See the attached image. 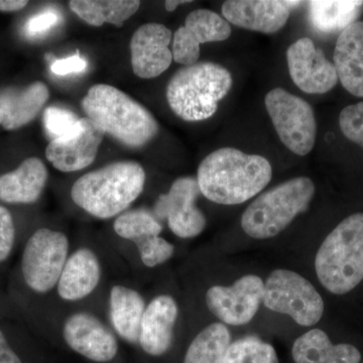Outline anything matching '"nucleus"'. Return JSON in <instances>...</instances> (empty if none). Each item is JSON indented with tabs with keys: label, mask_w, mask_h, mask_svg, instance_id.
Here are the masks:
<instances>
[{
	"label": "nucleus",
	"mask_w": 363,
	"mask_h": 363,
	"mask_svg": "<svg viewBox=\"0 0 363 363\" xmlns=\"http://www.w3.org/2000/svg\"><path fill=\"white\" fill-rule=\"evenodd\" d=\"M48 169L38 157H28L18 169L0 176V201L9 204L37 202L47 185Z\"/></svg>",
	"instance_id": "22"
},
{
	"label": "nucleus",
	"mask_w": 363,
	"mask_h": 363,
	"mask_svg": "<svg viewBox=\"0 0 363 363\" xmlns=\"http://www.w3.org/2000/svg\"><path fill=\"white\" fill-rule=\"evenodd\" d=\"M142 262L147 267H156L168 262L175 247L161 236H154L136 245Z\"/></svg>",
	"instance_id": "31"
},
{
	"label": "nucleus",
	"mask_w": 363,
	"mask_h": 363,
	"mask_svg": "<svg viewBox=\"0 0 363 363\" xmlns=\"http://www.w3.org/2000/svg\"><path fill=\"white\" fill-rule=\"evenodd\" d=\"M333 60L345 90L363 98V21H357L340 33Z\"/></svg>",
	"instance_id": "21"
},
{
	"label": "nucleus",
	"mask_w": 363,
	"mask_h": 363,
	"mask_svg": "<svg viewBox=\"0 0 363 363\" xmlns=\"http://www.w3.org/2000/svg\"><path fill=\"white\" fill-rule=\"evenodd\" d=\"M145 307V300L138 291L125 286H112L109 316L114 330L126 342L138 343Z\"/></svg>",
	"instance_id": "24"
},
{
	"label": "nucleus",
	"mask_w": 363,
	"mask_h": 363,
	"mask_svg": "<svg viewBox=\"0 0 363 363\" xmlns=\"http://www.w3.org/2000/svg\"><path fill=\"white\" fill-rule=\"evenodd\" d=\"M339 125L345 138L363 149V101L345 107L339 116Z\"/></svg>",
	"instance_id": "32"
},
{
	"label": "nucleus",
	"mask_w": 363,
	"mask_h": 363,
	"mask_svg": "<svg viewBox=\"0 0 363 363\" xmlns=\"http://www.w3.org/2000/svg\"><path fill=\"white\" fill-rule=\"evenodd\" d=\"M296 363H359L362 354L351 344H333L321 329H312L297 338L292 348Z\"/></svg>",
	"instance_id": "23"
},
{
	"label": "nucleus",
	"mask_w": 363,
	"mask_h": 363,
	"mask_svg": "<svg viewBox=\"0 0 363 363\" xmlns=\"http://www.w3.org/2000/svg\"><path fill=\"white\" fill-rule=\"evenodd\" d=\"M230 340L225 325H209L191 342L183 363H224Z\"/></svg>",
	"instance_id": "27"
},
{
	"label": "nucleus",
	"mask_w": 363,
	"mask_h": 363,
	"mask_svg": "<svg viewBox=\"0 0 363 363\" xmlns=\"http://www.w3.org/2000/svg\"><path fill=\"white\" fill-rule=\"evenodd\" d=\"M63 337L72 350L92 362H111L118 352V342L111 329L89 313L71 315L63 325Z\"/></svg>",
	"instance_id": "14"
},
{
	"label": "nucleus",
	"mask_w": 363,
	"mask_h": 363,
	"mask_svg": "<svg viewBox=\"0 0 363 363\" xmlns=\"http://www.w3.org/2000/svg\"><path fill=\"white\" fill-rule=\"evenodd\" d=\"M224 363H279V358L271 344L255 336H247L230 343Z\"/></svg>",
	"instance_id": "29"
},
{
	"label": "nucleus",
	"mask_w": 363,
	"mask_h": 363,
	"mask_svg": "<svg viewBox=\"0 0 363 363\" xmlns=\"http://www.w3.org/2000/svg\"><path fill=\"white\" fill-rule=\"evenodd\" d=\"M272 177V164L266 157L223 147L203 160L197 181L202 194L210 201L238 205L262 192Z\"/></svg>",
	"instance_id": "1"
},
{
	"label": "nucleus",
	"mask_w": 363,
	"mask_h": 363,
	"mask_svg": "<svg viewBox=\"0 0 363 363\" xmlns=\"http://www.w3.org/2000/svg\"><path fill=\"white\" fill-rule=\"evenodd\" d=\"M230 35L231 26L225 18L209 9H196L174 35L173 60L183 66L194 65L199 60L200 45L222 42Z\"/></svg>",
	"instance_id": "13"
},
{
	"label": "nucleus",
	"mask_w": 363,
	"mask_h": 363,
	"mask_svg": "<svg viewBox=\"0 0 363 363\" xmlns=\"http://www.w3.org/2000/svg\"><path fill=\"white\" fill-rule=\"evenodd\" d=\"M310 23L318 32H343L362 13L363 1L357 0H313L307 2Z\"/></svg>",
	"instance_id": "25"
},
{
	"label": "nucleus",
	"mask_w": 363,
	"mask_h": 363,
	"mask_svg": "<svg viewBox=\"0 0 363 363\" xmlns=\"http://www.w3.org/2000/svg\"><path fill=\"white\" fill-rule=\"evenodd\" d=\"M113 229L119 238L138 245L161 234L162 226L154 212L145 208L128 210L116 219Z\"/></svg>",
	"instance_id": "28"
},
{
	"label": "nucleus",
	"mask_w": 363,
	"mask_h": 363,
	"mask_svg": "<svg viewBox=\"0 0 363 363\" xmlns=\"http://www.w3.org/2000/svg\"><path fill=\"white\" fill-rule=\"evenodd\" d=\"M104 133L90 119L81 118L80 128L71 135L51 140L45 157L54 168L71 173L87 168L96 159Z\"/></svg>",
	"instance_id": "15"
},
{
	"label": "nucleus",
	"mask_w": 363,
	"mask_h": 363,
	"mask_svg": "<svg viewBox=\"0 0 363 363\" xmlns=\"http://www.w3.org/2000/svg\"><path fill=\"white\" fill-rule=\"evenodd\" d=\"M321 285L334 295H345L363 279V213L341 221L322 242L315 259Z\"/></svg>",
	"instance_id": "5"
},
{
	"label": "nucleus",
	"mask_w": 363,
	"mask_h": 363,
	"mask_svg": "<svg viewBox=\"0 0 363 363\" xmlns=\"http://www.w3.org/2000/svg\"><path fill=\"white\" fill-rule=\"evenodd\" d=\"M171 30L161 23H145L133 33L130 40L131 66L142 79H152L164 73L173 61L169 50Z\"/></svg>",
	"instance_id": "16"
},
{
	"label": "nucleus",
	"mask_w": 363,
	"mask_h": 363,
	"mask_svg": "<svg viewBox=\"0 0 363 363\" xmlns=\"http://www.w3.org/2000/svg\"><path fill=\"white\" fill-rule=\"evenodd\" d=\"M301 1L285 0H229L222 6V14L234 26L264 33H274L286 26L293 9Z\"/></svg>",
	"instance_id": "17"
},
{
	"label": "nucleus",
	"mask_w": 363,
	"mask_h": 363,
	"mask_svg": "<svg viewBox=\"0 0 363 363\" xmlns=\"http://www.w3.org/2000/svg\"><path fill=\"white\" fill-rule=\"evenodd\" d=\"M262 303L272 311L288 315L301 326L311 327L321 320L324 302L308 279L288 269H276L264 283Z\"/></svg>",
	"instance_id": "7"
},
{
	"label": "nucleus",
	"mask_w": 363,
	"mask_h": 363,
	"mask_svg": "<svg viewBox=\"0 0 363 363\" xmlns=\"http://www.w3.org/2000/svg\"><path fill=\"white\" fill-rule=\"evenodd\" d=\"M188 2L191 1H185V0H183V1H178V0H168V1L164 2V7H166L167 11L172 13V11H175L177 7L181 6V4H188Z\"/></svg>",
	"instance_id": "38"
},
{
	"label": "nucleus",
	"mask_w": 363,
	"mask_h": 363,
	"mask_svg": "<svg viewBox=\"0 0 363 363\" xmlns=\"http://www.w3.org/2000/svg\"><path fill=\"white\" fill-rule=\"evenodd\" d=\"M289 73L293 82L308 94H323L338 82L334 64L309 38L296 40L286 51Z\"/></svg>",
	"instance_id": "12"
},
{
	"label": "nucleus",
	"mask_w": 363,
	"mask_h": 363,
	"mask_svg": "<svg viewBox=\"0 0 363 363\" xmlns=\"http://www.w3.org/2000/svg\"><path fill=\"white\" fill-rule=\"evenodd\" d=\"M68 255L65 234L50 228L38 229L28 238L21 257V272L28 288L39 294L52 291L58 284Z\"/></svg>",
	"instance_id": "9"
},
{
	"label": "nucleus",
	"mask_w": 363,
	"mask_h": 363,
	"mask_svg": "<svg viewBox=\"0 0 363 363\" xmlns=\"http://www.w3.org/2000/svg\"><path fill=\"white\" fill-rule=\"evenodd\" d=\"M0 363H23L6 340V335L0 329Z\"/></svg>",
	"instance_id": "36"
},
{
	"label": "nucleus",
	"mask_w": 363,
	"mask_h": 363,
	"mask_svg": "<svg viewBox=\"0 0 363 363\" xmlns=\"http://www.w3.org/2000/svg\"><path fill=\"white\" fill-rule=\"evenodd\" d=\"M16 240V227L11 212L0 206V262L9 259Z\"/></svg>",
	"instance_id": "33"
},
{
	"label": "nucleus",
	"mask_w": 363,
	"mask_h": 363,
	"mask_svg": "<svg viewBox=\"0 0 363 363\" xmlns=\"http://www.w3.org/2000/svg\"><path fill=\"white\" fill-rule=\"evenodd\" d=\"M233 76L213 62L184 66L167 86V100L177 116L186 121H201L216 113L220 100L233 87Z\"/></svg>",
	"instance_id": "4"
},
{
	"label": "nucleus",
	"mask_w": 363,
	"mask_h": 363,
	"mask_svg": "<svg viewBox=\"0 0 363 363\" xmlns=\"http://www.w3.org/2000/svg\"><path fill=\"white\" fill-rule=\"evenodd\" d=\"M179 308L175 298L161 295L145 307L138 344L147 354L161 357L171 348Z\"/></svg>",
	"instance_id": "18"
},
{
	"label": "nucleus",
	"mask_w": 363,
	"mask_h": 363,
	"mask_svg": "<svg viewBox=\"0 0 363 363\" xmlns=\"http://www.w3.org/2000/svg\"><path fill=\"white\" fill-rule=\"evenodd\" d=\"M100 279L101 264L96 253L90 248H79L68 257L60 276V298L68 302L83 300L96 290Z\"/></svg>",
	"instance_id": "20"
},
{
	"label": "nucleus",
	"mask_w": 363,
	"mask_h": 363,
	"mask_svg": "<svg viewBox=\"0 0 363 363\" xmlns=\"http://www.w3.org/2000/svg\"><path fill=\"white\" fill-rule=\"evenodd\" d=\"M201 194L197 178L182 177L177 179L169 192L157 198L154 214L159 220L168 221L172 233L180 238H193L206 227L204 214L196 206Z\"/></svg>",
	"instance_id": "10"
},
{
	"label": "nucleus",
	"mask_w": 363,
	"mask_h": 363,
	"mask_svg": "<svg viewBox=\"0 0 363 363\" xmlns=\"http://www.w3.org/2000/svg\"><path fill=\"white\" fill-rule=\"evenodd\" d=\"M60 21H61V18L57 11H43L28 20L25 26V32L28 35L37 37V35L49 32L50 30L58 25Z\"/></svg>",
	"instance_id": "34"
},
{
	"label": "nucleus",
	"mask_w": 363,
	"mask_h": 363,
	"mask_svg": "<svg viewBox=\"0 0 363 363\" xmlns=\"http://www.w3.org/2000/svg\"><path fill=\"white\" fill-rule=\"evenodd\" d=\"M28 1L23 0H0V11L2 13H16L25 9Z\"/></svg>",
	"instance_id": "37"
},
{
	"label": "nucleus",
	"mask_w": 363,
	"mask_h": 363,
	"mask_svg": "<svg viewBox=\"0 0 363 363\" xmlns=\"http://www.w3.org/2000/svg\"><path fill=\"white\" fill-rule=\"evenodd\" d=\"M264 104L281 142L294 154L307 156L314 147L317 135L311 105L283 88L269 91Z\"/></svg>",
	"instance_id": "8"
},
{
	"label": "nucleus",
	"mask_w": 363,
	"mask_h": 363,
	"mask_svg": "<svg viewBox=\"0 0 363 363\" xmlns=\"http://www.w3.org/2000/svg\"><path fill=\"white\" fill-rule=\"evenodd\" d=\"M145 179L138 162H113L80 177L71 189V198L91 216L112 218L125 212L140 197Z\"/></svg>",
	"instance_id": "3"
},
{
	"label": "nucleus",
	"mask_w": 363,
	"mask_h": 363,
	"mask_svg": "<svg viewBox=\"0 0 363 363\" xmlns=\"http://www.w3.org/2000/svg\"><path fill=\"white\" fill-rule=\"evenodd\" d=\"M87 118L125 147L140 149L159 133V123L142 104L111 85L97 84L83 98Z\"/></svg>",
	"instance_id": "2"
},
{
	"label": "nucleus",
	"mask_w": 363,
	"mask_h": 363,
	"mask_svg": "<svg viewBox=\"0 0 363 363\" xmlns=\"http://www.w3.org/2000/svg\"><path fill=\"white\" fill-rule=\"evenodd\" d=\"M50 98V90L44 82H33L26 87L4 88L0 90V126L16 130L33 121Z\"/></svg>",
	"instance_id": "19"
},
{
	"label": "nucleus",
	"mask_w": 363,
	"mask_h": 363,
	"mask_svg": "<svg viewBox=\"0 0 363 363\" xmlns=\"http://www.w3.org/2000/svg\"><path fill=\"white\" fill-rule=\"evenodd\" d=\"M87 61L80 54H76L66 59L56 60L52 64L51 70L55 75L67 76L82 73L87 69Z\"/></svg>",
	"instance_id": "35"
},
{
	"label": "nucleus",
	"mask_w": 363,
	"mask_h": 363,
	"mask_svg": "<svg viewBox=\"0 0 363 363\" xmlns=\"http://www.w3.org/2000/svg\"><path fill=\"white\" fill-rule=\"evenodd\" d=\"M264 283L255 274L238 279L233 286H213L207 291L208 309L223 323L241 326L252 321L264 298Z\"/></svg>",
	"instance_id": "11"
},
{
	"label": "nucleus",
	"mask_w": 363,
	"mask_h": 363,
	"mask_svg": "<svg viewBox=\"0 0 363 363\" xmlns=\"http://www.w3.org/2000/svg\"><path fill=\"white\" fill-rule=\"evenodd\" d=\"M81 118L74 112L58 106L48 107L44 113V125L51 140L71 135L80 128Z\"/></svg>",
	"instance_id": "30"
},
{
	"label": "nucleus",
	"mask_w": 363,
	"mask_h": 363,
	"mask_svg": "<svg viewBox=\"0 0 363 363\" xmlns=\"http://www.w3.org/2000/svg\"><path fill=\"white\" fill-rule=\"evenodd\" d=\"M69 6L81 20L92 26L111 23L121 28L136 13L140 2L136 0H73Z\"/></svg>",
	"instance_id": "26"
},
{
	"label": "nucleus",
	"mask_w": 363,
	"mask_h": 363,
	"mask_svg": "<svg viewBox=\"0 0 363 363\" xmlns=\"http://www.w3.org/2000/svg\"><path fill=\"white\" fill-rule=\"evenodd\" d=\"M314 194V183L307 177L284 182L250 203L241 216V227L255 240L274 238L307 211Z\"/></svg>",
	"instance_id": "6"
}]
</instances>
